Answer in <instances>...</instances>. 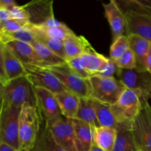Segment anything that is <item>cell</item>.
Returning a JSON list of instances; mask_svg holds the SVG:
<instances>
[{
    "mask_svg": "<svg viewBox=\"0 0 151 151\" xmlns=\"http://www.w3.org/2000/svg\"><path fill=\"white\" fill-rule=\"evenodd\" d=\"M41 126V120L36 106L24 104L19 120V151H31L36 142Z\"/></svg>",
    "mask_w": 151,
    "mask_h": 151,
    "instance_id": "6da1fadb",
    "label": "cell"
},
{
    "mask_svg": "<svg viewBox=\"0 0 151 151\" xmlns=\"http://www.w3.org/2000/svg\"><path fill=\"white\" fill-rule=\"evenodd\" d=\"M21 109L7 104L0 97V142L5 143L19 151V120Z\"/></svg>",
    "mask_w": 151,
    "mask_h": 151,
    "instance_id": "7a4b0ae2",
    "label": "cell"
},
{
    "mask_svg": "<svg viewBox=\"0 0 151 151\" xmlns=\"http://www.w3.org/2000/svg\"><path fill=\"white\" fill-rule=\"evenodd\" d=\"M1 98L16 107L22 108L24 104L36 107L35 89L25 76L9 81L4 86Z\"/></svg>",
    "mask_w": 151,
    "mask_h": 151,
    "instance_id": "3957f363",
    "label": "cell"
},
{
    "mask_svg": "<svg viewBox=\"0 0 151 151\" xmlns=\"http://www.w3.org/2000/svg\"><path fill=\"white\" fill-rule=\"evenodd\" d=\"M88 81L90 98L110 106L117 103L126 88L115 77L105 78L93 75L88 78Z\"/></svg>",
    "mask_w": 151,
    "mask_h": 151,
    "instance_id": "277c9868",
    "label": "cell"
},
{
    "mask_svg": "<svg viewBox=\"0 0 151 151\" xmlns=\"http://www.w3.org/2000/svg\"><path fill=\"white\" fill-rule=\"evenodd\" d=\"M142 99L145 98L140 91L129 88L124 90L117 103L111 106L118 124L130 122L136 117L142 108Z\"/></svg>",
    "mask_w": 151,
    "mask_h": 151,
    "instance_id": "5b68a950",
    "label": "cell"
},
{
    "mask_svg": "<svg viewBox=\"0 0 151 151\" xmlns=\"http://www.w3.org/2000/svg\"><path fill=\"white\" fill-rule=\"evenodd\" d=\"M47 69L55 75L65 89L81 98L90 97L88 79H84L68 66L67 63Z\"/></svg>",
    "mask_w": 151,
    "mask_h": 151,
    "instance_id": "8992f818",
    "label": "cell"
},
{
    "mask_svg": "<svg viewBox=\"0 0 151 151\" xmlns=\"http://www.w3.org/2000/svg\"><path fill=\"white\" fill-rule=\"evenodd\" d=\"M137 147L151 151V106L149 100L142 99V108L130 123Z\"/></svg>",
    "mask_w": 151,
    "mask_h": 151,
    "instance_id": "52a82bcc",
    "label": "cell"
},
{
    "mask_svg": "<svg viewBox=\"0 0 151 151\" xmlns=\"http://www.w3.org/2000/svg\"><path fill=\"white\" fill-rule=\"evenodd\" d=\"M34 89L36 98V108L41 123L47 128H51L52 125L64 118L55 94L41 88H34Z\"/></svg>",
    "mask_w": 151,
    "mask_h": 151,
    "instance_id": "ba28073f",
    "label": "cell"
},
{
    "mask_svg": "<svg viewBox=\"0 0 151 151\" xmlns=\"http://www.w3.org/2000/svg\"><path fill=\"white\" fill-rule=\"evenodd\" d=\"M25 77L34 88L48 90L54 94L67 91L60 81L48 69L32 64H23Z\"/></svg>",
    "mask_w": 151,
    "mask_h": 151,
    "instance_id": "9c48e42d",
    "label": "cell"
},
{
    "mask_svg": "<svg viewBox=\"0 0 151 151\" xmlns=\"http://www.w3.org/2000/svg\"><path fill=\"white\" fill-rule=\"evenodd\" d=\"M115 76L126 88L140 91L144 98L149 100L151 94V75L147 71L118 68Z\"/></svg>",
    "mask_w": 151,
    "mask_h": 151,
    "instance_id": "30bf717a",
    "label": "cell"
},
{
    "mask_svg": "<svg viewBox=\"0 0 151 151\" xmlns=\"http://www.w3.org/2000/svg\"><path fill=\"white\" fill-rule=\"evenodd\" d=\"M56 144L65 151H77L73 126L70 119L65 117L50 128Z\"/></svg>",
    "mask_w": 151,
    "mask_h": 151,
    "instance_id": "8fae6325",
    "label": "cell"
},
{
    "mask_svg": "<svg viewBox=\"0 0 151 151\" xmlns=\"http://www.w3.org/2000/svg\"><path fill=\"white\" fill-rule=\"evenodd\" d=\"M126 29L124 35H136L151 42V16L128 12L124 13Z\"/></svg>",
    "mask_w": 151,
    "mask_h": 151,
    "instance_id": "7c38bea8",
    "label": "cell"
},
{
    "mask_svg": "<svg viewBox=\"0 0 151 151\" xmlns=\"http://www.w3.org/2000/svg\"><path fill=\"white\" fill-rule=\"evenodd\" d=\"M103 7L106 17L112 29L114 41L125 34V15L121 11L115 0H111L107 4H103Z\"/></svg>",
    "mask_w": 151,
    "mask_h": 151,
    "instance_id": "4fadbf2b",
    "label": "cell"
},
{
    "mask_svg": "<svg viewBox=\"0 0 151 151\" xmlns=\"http://www.w3.org/2000/svg\"><path fill=\"white\" fill-rule=\"evenodd\" d=\"M24 7L29 13L30 23L33 25H40L54 18L53 1H33Z\"/></svg>",
    "mask_w": 151,
    "mask_h": 151,
    "instance_id": "5bb4252c",
    "label": "cell"
},
{
    "mask_svg": "<svg viewBox=\"0 0 151 151\" xmlns=\"http://www.w3.org/2000/svg\"><path fill=\"white\" fill-rule=\"evenodd\" d=\"M73 126L77 151H90L94 142L95 128L86 122L76 119H70Z\"/></svg>",
    "mask_w": 151,
    "mask_h": 151,
    "instance_id": "9a60e30c",
    "label": "cell"
},
{
    "mask_svg": "<svg viewBox=\"0 0 151 151\" xmlns=\"http://www.w3.org/2000/svg\"><path fill=\"white\" fill-rule=\"evenodd\" d=\"M4 45L10 49L22 64L41 66V60L31 44L19 41H10L4 44Z\"/></svg>",
    "mask_w": 151,
    "mask_h": 151,
    "instance_id": "2e32d148",
    "label": "cell"
},
{
    "mask_svg": "<svg viewBox=\"0 0 151 151\" xmlns=\"http://www.w3.org/2000/svg\"><path fill=\"white\" fill-rule=\"evenodd\" d=\"M66 60L78 58L84 53L93 49L92 46L84 36L76 35L73 32L67 35L63 40Z\"/></svg>",
    "mask_w": 151,
    "mask_h": 151,
    "instance_id": "e0dca14e",
    "label": "cell"
},
{
    "mask_svg": "<svg viewBox=\"0 0 151 151\" xmlns=\"http://www.w3.org/2000/svg\"><path fill=\"white\" fill-rule=\"evenodd\" d=\"M129 41V48L135 55L136 61V69L147 71V58L150 42L136 35H127Z\"/></svg>",
    "mask_w": 151,
    "mask_h": 151,
    "instance_id": "ac0fdd59",
    "label": "cell"
},
{
    "mask_svg": "<svg viewBox=\"0 0 151 151\" xmlns=\"http://www.w3.org/2000/svg\"><path fill=\"white\" fill-rule=\"evenodd\" d=\"M130 123H119L116 127V138L112 151H138Z\"/></svg>",
    "mask_w": 151,
    "mask_h": 151,
    "instance_id": "d6986e66",
    "label": "cell"
},
{
    "mask_svg": "<svg viewBox=\"0 0 151 151\" xmlns=\"http://www.w3.org/2000/svg\"><path fill=\"white\" fill-rule=\"evenodd\" d=\"M55 97L60 108L62 116L67 119H75L80 97L68 91L56 94Z\"/></svg>",
    "mask_w": 151,
    "mask_h": 151,
    "instance_id": "ffe728a7",
    "label": "cell"
},
{
    "mask_svg": "<svg viewBox=\"0 0 151 151\" xmlns=\"http://www.w3.org/2000/svg\"><path fill=\"white\" fill-rule=\"evenodd\" d=\"M2 55L4 69L9 81L20 77L25 76V71L23 64L10 51V49L4 44L2 46Z\"/></svg>",
    "mask_w": 151,
    "mask_h": 151,
    "instance_id": "44dd1931",
    "label": "cell"
},
{
    "mask_svg": "<svg viewBox=\"0 0 151 151\" xmlns=\"http://www.w3.org/2000/svg\"><path fill=\"white\" fill-rule=\"evenodd\" d=\"M108 58L96 52L94 49L84 53L79 57L80 63L87 74L90 76L96 75L100 71Z\"/></svg>",
    "mask_w": 151,
    "mask_h": 151,
    "instance_id": "7402d4cb",
    "label": "cell"
},
{
    "mask_svg": "<svg viewBox=\"0 0 151 151\" xmlns=\"http://www.w3.org/2000/svg\"><path fill=\"white\" fill-rule=\"evenodd\" d=\"M75 119L89 124L94 128H99V122L96 117V110L93 100L90 97L79 99L78 110Z\"/></svg>",
    "mask_w": 151,
    "mask_h": 151,
    "instance_id": "603a6c76",
    "label": "cell"
},
{
    "mask_svg": "<svg viewBox=\"0 0 151 151\" xmlns=\"http://www.w3.org/2000/svg\"><path fill=\"white\" fill-rule=\"evenodd\" d=\"M30 44L41 60V67L48 68L66 63V60L58 56L36 40Z\"/></svg>",
    "mask_w": 151,
    "mask_h": 151,
    "instance_id": "cb8c5ba5",
    "label": "cell"
},
{
    "mask_svg": "<svg viewBox=\"0 0 151 151\" xmlns=\"http://www.w3.org/2000/svg\"><path fill=\"white\" fill-rule=\"evenodd\" d=\"M92 100L96 110L97 120L100 127L116 128L118 124L113 113L110 105L101 103L93 99Z\"/></svg>",
    "mask_w": 151,
    "mask_h": 151,
    "instance_id": "d4e9b609",
    "label": "cell"
},
{
    "mask_svg": "<svg viewBox=\"0 0 151 151\" xmlns=\"http://www.w3.org/2000/svg\"><path fill=\"white\" fill-rule=\"evenodd\" d=\"M116 138V129L99 127L95 128L94 142L105 151H112Z\"/></svg>",
    "mask_w": 151,
    "mask_h": 151,
    "instance_id": "484cf974",
    "label": "cell"
},
{
    "mask_svg": "<svg viewBox=\"0 0 151 151\" xmlns=\"http://www.w3.org/2000/svg\"><path fill=\"white\" fill-rule=\"evenodd\" d=\"M30 29L33 32L35 39L37 41L42 44L43 45L47 47L49 50H51L55 54L66 60V56H65V50H64L63 41H61L58 38H53V37H50L49 35H46V34L43 33L42 32L33 27L31 25V24Z\"/></svg>",
    "mask_w": 151,
    "mask_h": 151,
    "instance_id": "4316f807",
    "label": "cell"
},
{
    "mask_svg": "<svg viewBox=\"0 0 151 151\" xmlns=\"http://www.w3.org/2000/svg\"><path fill=\"white\" fill-rule=\"evenodd\" d=\"M31 151H65L61 148L53 139L50 129L41 123V130Z\"/></svg>",
    "mask_w": 151,
    "mask_h": 151,
    "instance_id": "83f0119b",
    "label": "cell"
},
{
    "mask_svg": "<svg viewBox=\"0 0 151 151\" xmlns=\"http://www.w3.org/2000/svg\"><path fill=\"white\" fill-rule=\"evenodd\" d=\"M115 1L124 13L133 12L151 16V0H118Z\"/></svg>",
    "mask_w": 151,
    "mask_h": 151,
    "instance_id": "f1b7e54d",
    "label": "cell"
},
{
    "mask_svg": "<svg viewBox=\"0 0 151 151\" xmlns=\"http://www.w3.org/2000/svg\"><path fill=\"white\" fill-rule=\"evenodd\" d=\"M10 41H19L22 42L32 44L36 41L35 36L30 29V25L28 27L20 29L19 31L9 33H0V41L3 44Z\"/></svg>",
    "mask_w": 151,
    "mask_h": 151,
    "instance_id": "f546056e",
    "label": "cell"
},
{
    "mask_svg": "<svg viewBox=\"0 0 151 151\" xmlns=\"http://www.w3.org/2000/svg\"><path fill=\"white\" fill-rule=\"evenodd\" d=\"M31 25L33 27H35L36 29L42 32L43 33L46 34V35H49L50 37H53V38H58V39L61 40V41H63L66 38L67 35H69L70 33L73 32L64 23H62L60 25H58V26L48 27H42L36 26V25Z\"/></svg>",
    "mask_w": 151,
    "mask_h": 151,
    "instance_id": "4dcf8cb0",
    "label": "cell"
},
{
    "mask_svg": "<svg viewBox=\"0 0 151 151\" xmlns=\"http://www.w3.org/2000/svg\"><path fill=\"white\" fill-rule=\"evenodd\" d=\"M129 49V41L127 35H122L113 41L110 50V58L116 61Z\"/></svg>",
    "mask_w": 151,
    "mask_h": 151,
    "instance_id": "1f68e13d",
    "label": "cell"
},
{
    "mask_svg": "<svg viewBox=\"0 0 151 151\" xmlns=\"http://www.w3.org/2000/svg\"><path fill=\"white\" fill-rule=\"evenodd\" d=\"M30 25L29 21L11 19L7 21L0 29V33H9L19 31Z\"/></svg>",
    "mask_w": 151,
    "mask_h": 151,
    "instance_id": "d6a6232c",
    "label": "cell"
},
{
    "mask_svg": "<svg viewBox=\"0 0 151 151\" xmlns=\"http://www.w3.org/2000/svg\"><path fill=\"white\" fill-rule=\"evenodd\" d=\"M117 66L121 69H134L136 67L135 55L130 48L126 52L115 61Z\"/></svg>",
    "mask_w": 151,
    "mask_h": 151,
    "instance_id": "836d02e7",
    "label": "cell"
},
{
    "mask_svg": "<svg viewBox=\"0 0 151 151\" xmlns=\"http://www.w3.org/2000/svg\"><path fill=\"white\" fill-rule=\"evenodd\" d=\"M118 70V67L117 66L115 60H112L110 58H108L107 60L105 62V63L103 65V66L100 69V71L98 72L94 75L95 76L105 78H114V76L116 75V72Z\"/></svg>",
    "mask_w": 151,
    "mask_h": 151,
    "instance_id": "e575fe53",
    "label": "cell"
},
{
    "mask_svg": "<svg viewBox=\"0 0 151 151\" xmlns=\"http://www.w3.org/2000/svg\"><path fill=\"white\" fill-rule=\"evenodd\" d=\"M66 63L73 71H74L77 75H78L84 79H88L90 77L81 66L79 60V57L69 59V60H66Z\"/></svg>",
    "mask_w": 151,
    "mask_h": 151,
    "instance_id": "d590c367",
    "label": "cell"
},
{
    "mask_svg": "<svg viewBox=\"0 0 151 151\" xmlns=\"http://www.w3.org/2000/svg\"><path fill=\"white\" fill-rule=\"evenodd\" d=\"M9 11L10 13L11 19L29 21V13H28V10L25 9V7H24V5L19 6L16 4V5L10 7L9 9Z\"/></svg>",
    "mask_w": 151,
    "mask_h": 151,
    "instance_id": "8d00e7d4",
    "label": "cell"
},
{
    "mask_svg": "<svg viewBox=\"0 0 151 151\" xmlns=\"http://www.w3.org/2000/svg\"><path fill=\"white\" fill-rule=\"evenodd\" d=\"M2 46L3 44H0V83L5 86L9 82V79L6 74L5 69H4V60H3L2 55Z\"/></svg>",
    "mask_w": 151,
    "mask_h": 151,
    "instance_id": "74e56055",
    "label": "cell"
},
{
    "mask_svg": "<svg viewBox=\"0 0 151 151\" xmlns=\"http://www.w3.org/2000/svg\"><path fill=\"white\" fill-rule=\"evenodd\" d=\"M10 19H11V16L8 9L0 8V29Z\"/></svg>",
    "mask_w": 151,
    "mask_h": 151,
    "instance_id": "f35d334b",
    "label": "cell"
},
{
    "mask_svg": "<svg viewBox=\"0 0 151 151\" xmlns=\"http://www.w3.org/2000/svg\"><path fill=\"white\" fill-rule=\"evenodd\" d=\"M147 71L151 75V42L149 51H148L147 58Z\"/></svg>",
    "mask_w": 151,
    "mask_h": 151,
    "instance_id": "ab89813d",
    "label": "cell"
},
{
    "mask_svg": "<svg viewBox=\"0 0 151 151\" xmlns=\"http://www.w3.org/2000/svg\"><path fill=\"white\" fill-rule=\"evenodd\" d=\"M0 151H19L13 148L11 146L5 144V143L0 142Z\"/></svg>",
    "mask_w": 151,
    "mask_h": 151,
    "instance_id": "60d3db41",
    "label": "cell"
},
{
    "mask_svg": "<svg viewBox=\"0 0 151 151\" xmlns=\"http://www.w3.org/2000/svg\"><path fill=\"white\" fill-rule=\"evenodd\" d=\"M90 151H105V150H102V149L100 148V147H99L96 143L93 142V145H92L91 147H90Z\"/></svg>",
    "mask_w": 151,
    "mask_h": 151,
    "instance_id": "b9f144b4",
    "label": "cell"
},
{
    "mask_svg": "<svg viewBox=\"0 0 151 151\" xmlns=\"http://www.w3.org/2000/svg\"><path fill=\"white\" fill-rule=\"evenodd\" d=\"M4 86L3 85V84H1V83H0V97H1V95H2L3 90H4Z\"/></svg>",
    "mask_w": 151,
    "mask_h": 151,
    "instance_id": "7bdbcfd3",
    "label": "cell"
},
{
    "mask_svg": "<svg viewBox=\"0 0 151 151\" xmlns=\"http://www.w3.org/2000/svg\"><path fill=\"white\" fill-rule=\"evenodd\" d=\"M138 148V151H150L148 149L146 148H143V147H137Z\"/></svg>",
    "mask_w": 151,
    "mask_h": 151,
    "instance_id": "ee69618b",
    "label": "cell"
},
{
    "mask_svg": "<svg viewBox=\"0 0 151 151\" xmlns=\"http://www.w3.org/2000/svg\"><path fill=\"white\" fill-rule=\"evenodd\" d=\"M149 100H151V94L149 95Z\"/></svg>",
    "mask_w": 151,
    "mask_h": 151,
    "instance_id": "f6af8a7d",
    "label": "cell"
},
{
    "mask_svg": "<svg viewBox=\"0 0 151 151\" xmlns=\"http://www.w3.org/2000/svg\"><path fill=\"white\" fill-rule=\"evenodd\" d=\"M0 44H1V41H0ZM1 44H2V43H1Z\"/></svg>",
    "mask_w": 151,
    "mask_h": 151,
    "instance_id": "bcb514c9",
    "label": "cell"
}]
</instances>
